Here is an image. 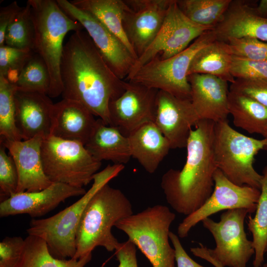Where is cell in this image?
I'll return each mask as SVG.
<instances>
[{
    "mask_svg": "<svg viewBox=\"0 0 267 267\" xmlns=\"http://www.w3.org/2000/svg\"><path fill=\"white\" fill-rule=\"evenodd\" d=\"M229 89L246 95L267 107V80L235 79Z\"/></svg>",
    "mask_w": 267,
    "mask_h": 267,
    "instance_id": "38",
    "label": "cell"
},
{
    "mask_svg": "<svg viewBox=\"0 0 267 267\" xmlns=\"http://www.w3.org/2000/svg\"><path fill=\"white\" fill-rule=\"evenodd\" d=\"M233 58L228 44L216 40L196 53L189 66L187 75H210L232 84L235 80L230 72Z\"/></svg>",
    "mask_w": 267,
    "mask_h": 267,
    "instance_id": "25",
    "label": "cell"
},
{
    "mask_svg": "<svg viewBox=\"0 0 267 267\" xmlns=\"http://www.w3.org/2000/svg\"><path fill=\"white\" fill-rule=\"evenodd\" d=\"M50 77L43 58L34 52L25 63L15 85L17 89L48 94Z\"/></svg>",
    "mask_w": 267,
    "mask_h": 267,
    "instance_id": "31",
    "label": "cell"
},
{
    "mask_svg": "<svg viewBox=\"0 0 267 267\" xmlns=\"http://www.w3.org/2000/svg\"><path fill=\"white\" fill-rule=\"evenodd\" d=\"M14 103L17 128L23 140L50 134L54 104L47 94L17 89Z\"/></svg>",
    "mask_w": 267,
    "mask_h": 267,
    "instance_id": "20",
    "label": "cell"
},
{
    "mask_svg": "<svg viewBox=\"0 0 267 267\" xmlns=\"http://www.w3.org/2000/svg\"><path fill=\"white\" fill-rule=\"evenodd\" d=\"M25 244L20 236L5 237L0 242V267H14L19 261Z\"/></svg>",
    "mask_w": 267,
    "mask_h": 267,
    "instance_id": "39",
    "label": "cell"
},
{
    "mask_svg": "<svg viewBox=\"0 0 267 267\" xmlns=\"http://www.w3.org/2000/svg\"><path fill=\"white\" fill-rule=\"evenodd\" d=\"M172 0H126L123 26L137 58L155 40Z\"/></svg>",
    "mask_w": 267,
    "mask_h": 267,
    "instance_id": "15",
    "label": "cell"
},
{
    "mask_svg": "<svg viewBox=\"0 0 267 267\" xmlns=\"http://www.w3.org/2000/svg\"><path fill=\"white\" fill-rule=\"evenodd\" d=\"M0 142V202L16 193L18 183L17 168L12 157L5 151Z\"/></svg>",
    "mask_w": 267,
    "mask_h": 267,
    "instance_id": "35",
    "label": "cell"
},
{
    "mask_svg": "<svg viewBox=\"0 0 267 267\" xmlns=\"http://www.w3.org/2000/svg\"><path fill=\"white\" fill-rule=\"evenodd\" d=\"M115 251L118 267H138L136 246L131 241L119 242Z\"/></svg>",
    "mask_w": 267,
    "mask_h": 267,
    "instance_id": "40",
    "label": "cell"
},
{
    "mask_svg": "<svg viewBox=\"0 0 267 267\" xmlns=\"http://www.w3.org/2000/svg\"><path fill=\"white\" fill-rule=\"evenodd\" d=\"M124 168V165H109L97 172L93 177L90 188L76 202L50 217L32 219L26 230L28 235L43 239L54 257L73 258L76 252L77 228L88 203L101 187L116 177Z\"/></svg>",
    "mask_w": 267,
    "mask_h": 267,
    "instance_id": "5",
    "label": "cell"
},
{
    "mask_svg": "<svg viewBox=\"0 0 267 267\" xmlns=\"http://www.w3.org/2000/svg\"><path fill=\"white\" fill-rule=\"evenodd\" d=\"M213 29L190 20L179 9L177 0H172L160 31L145 51L137 59L125 80L156 56L162 60L170 58L184 50L206 31Z\"/></svg>",
    "mask_w": 267,
    "mask_h": 267,
    "instance_id": "11",
    "label": "cell"
},
{
    "mask_svg": "<svg viewBox=\"0 0 267 267\" xmlns=\"http://www.w3.org/2000/svg\"><path fill=\"white\" fill-rule=\"evenodd\" d=\"M45 174L52 182L83 188L93 180L101 166L82 143L49 135L41 146Z\"/></svg>",
    "mask_w": 267,
    "mask_h": 267,
    "instance_id": "10",
    "label": "cell"
},
{
    "mask_svg": "<svg viewBox=\"0 0 267 267\" xmlns=\"http://www.w3.org/2000/svg\"><path fill=\"white\" fill-rule=\"evenodd\" d=\"M169 238L175 249L177 267H205L189 257L182 247L178 235L170 231Z\"/></svg>",
    "mask_w": 267,
    "mask_h": 267,
    "instance_id": "41",
    "label": "cell"
},
{
    "mask_svg": "<svg viewBox=\"0 0 267 267\" xmlns=\"http://www.w3.org/2000/svg\"><path fill=\"white\" fill-rule=\"evenodd\" d=\"M34 52L5 44L0 46V76L15 85L25 63Z\"/></svg>",
    "mask_w": 267,
    "mask_h": 267,
    "instance_id": "34",
    "label": "cell"
},
{
    "mask_svg": "<svg viewBox=\"0 0 267 267\" xmlns=\"http://www.w3.org/2000/svg\"><path fill=\"white\" fill-rule=\"evenodd\" d=\"M235 79L267 80V60H255L233 55L230 69Z\"/></svg>",
    "mask_w": 267,
    "mask_h": 267,
    "instance_id": "37",
    "label": "cell"
},
{
    "mask_svg": "<svg viewBox=\"0 0 267 267\" xmlns=\"http://www.w3.org/2000/svg\"><path fill=\"white\" fill-rule=\"evenodd\" d=\"M35 27L31 8L27 2L21 7L13 21L8 26L4 39V44L18 48L34 51Z\"/></svg>",
    "mask_w": 267,
    "mask_h": 267,
    "instance_id": "32",
    "label": "cell"
},
{
    "mask_svg": "<svg viewBox=\"0 0 267 267\" xmlns=\"http://www.w3.org/2000/svg\"><path fill=\"white\" fill-rule=\"evenodd\" d=\"M216 40L214 29L209 30L173 56L162 60L156 56L125 81L163 90L179 98L191 99L187 73L191 61L199 50Z\"/></svg>",
    "mask_w": 267,
    "mask_h": 267,
    "instance_id": "9",
    "label": "cell"
},
{
    "mask_svg": "<svg viewBox=\"0 0 267 267\" xmlns=\"http://www.w3.org/2000/svg\"><path fill=\"white\" fill-rule=\"evenodd\" d=\"M254 5L245 0H232L223 18L214 28L217 40L252 38L267 42V18L259 16Z\"/></svg>",
    "mask_w": 267,
    "mask_h": 267,
    "instance_id": "22",
    "label": "cell"
},
{
    "mask_svg": "<svg viewBox=\"0 0 267 267\" xmlns=\"http://www.w3.org/2000/svg\"><path fill=\"white\" fill-rule=\"evenodd\" d=\"M266 253H267V250H266Z\"/></svg>",
    "mask_w": 267,
    "mask_h": 267,
    "instance_id": "46",
    "label": "cell"
},
{
    "mask_svg": "<svg viewBox=\"0 0 267 267\" xmlns=\"http://www.w3.org/2000/svg\"><path fill=\"white\" fill-rule=\"evenodd\" d=\"M125 90L108 106L110 126L124 135L149 122H154L159 90L125 80Z\"/></svg>",
    "mask_w": 267,
    "mask_h": 267,
    "instance_id": "14",
    "label": "cell"
},
{
    "mask_svg": "<svg viewBox=\"0 0 267 267\" xmlns=\"http://www.w3.org/2000/svg\"><path fill=\"white\" fill-rule=\"evenodd\" d=\"M21 257L14 267H85L92 258V253L76 260L59 259L50 253L46 242L42 238L28 235Z\"/></svg>",
    "mask_w": 267,
    "mask_h": 267,
    "instance_id": "28",
    "label": "cell"
},
{
    "mask_svg": "<svg viewBox=\"0 0 267 267\" xmlns=\"http://www.w3.org/2000/svg\"><path fill=\"white\" fill-rule=\"evenodd\" d=\"M85 146L91 155L101 162L110 161L114 164L124 165L132 157L128 136L99 118Z\"/></svg>",
    "mask_w": 267,
    "mask_h": 267,
    "instance_id": "24",
    "label": "cell"
},
{
    "mask_svg": "<svg viewBox=\"0 0 267 267\" xmlns=\"http://www.w3.org/2000/svg\"><path fill=\"white\" fill-rule=\"evenodd\" d=\"M232 0H177L183 14L193 22L214 28L223 18Z\"/></svg>",
    "mask_w": 267,
    "mask_h": 267,
    "instance_id": "30",
    "label": "cell"
},
{
    "mask_svg": "<svg viewBox=\"0 0 267 267\" xmlns=\"http://www.w3.org/2000/svg\"><path fill=\"white\" fill-rule=\"evenodd\" d=\"M16 87L0 76V138L12 141L23 140L16 125L14 95Z\"/></svg>",
    "mask_w": 267,
    "mask_h": 267,
    "instance_id": "33",
    "label": "cell"
},
{
    "mask_svg": "<svg viewBox=\"0 0 267 267\" xmlns=\"http://www.w3.org/2000/svg\"><path fill=\"white\" fill-rule=\"evenodd\" d=\"M78 8L89 12L117 36L136 57L128 41L123 26L126 7L122 0H74L70 1Z\"/></svg>",
    "mask_w": 267,
    "mask_h": 267,
    "instance_id": "27",
    "label": "cell"
},
{
    "mask_svg": "<svg viewBox=\"0 0 267 267\" xmlns=\"http://www.w3.org/2000/svg\"><path fill=\"white\" fill-rule=\"evenodd\" d=\"M263 267H267V263L264 264L263 265Z\"/></svg>",
    "mask_w": 267,
    "mask_h": 267,
    "instance_id": "45",
    "label": "cell"
},
{
    "mask_svg": "<svg viewBox=\"0 0 267 267\" xmlns=\"http://www.w3.org/2000/svg\"><path fill=\"white\" fill-rule=\"evenodd\" d=\"M94 116L82 103L62 99L54 104L50 135L85 145L96 123Z\"/></svg>",
    "mask_w": 267,
    "mask_h": 267,
    "instance_id": "21",
    "label": "cell"
},
{
    "mask_svg": "<svg viewBox=\"0 0 267 267\" xmlns=\"http://www.w3.org/2000/svg\"><path fill=\"white\" fill-rule=\"evenodd\" d=\"M263 137H264V138H265L266 141V144L265 146L264 150H267V133Z\"/></svg>",
    "mask_w": 267,
    "mask_h": 267,
    "instance_id": "44",
    "label": "cell"
},
{
    "mask_svg": "<svg viewBox=\"0 0 267 267\" xmlns=\"http://www.w3.org/2000/svg\"><path fill=\"white\" fill-rule=\"evenodd\" d=\"M87 191L61 182H53L46 188L35 192L15 193L0 202V217L28 214L32 218L43 216L66 199L82 196Z\"/></svg>",
    "mask_w": 267,
    "mask_h": 267,
    "instance_id": "17",
    "label": "cell"
},
{
    "mask_svg": "<svg viewBox=\"0 0 267 267\" xmlns=\"http://www.w3.org/2000/svg\"><path fill=\"white\" fill-rule=\"evenodd\" d=\"M213 191L197 210L187 216L179 224L177 233L180 238L186 237L191 229L204 219L221 211L246 209L250 214L257 208L260 189L247 185H237L230 181L217 169L214 175Z\"/></svg>",
    "mask_w": 267,
    "mask_h": 267,
    "instance_id": "12",
    "label": "cell"
},
{
    "mask_svg": "<svg viewBox=\"0 0 267 267\" xmlns=\"http://www.w3.org/2000/svg\"><path fill=\"white\" fill-rule=\"evenodd\" d=\"M175 218L167 206L158 204L121 220L114 226L127 235L153 267H175V251L169 243Z\"/></svg>",
    "mask_w": 267,
    "mask_h": 267,
    "instance_id": "6",
    "label": "cell"
},
{
    "mask_svg": "<svg viewBox=\"0 0 267 267\" xmlns=\"http://www.w3.org/2000/svg\"><path fill=\"white\" fill-rule=\"evenodd\" d=\"M249 212L246 209L228 210L222 213L219 222L207 218L203 226L213 235L216 247L212 249L199 243L190 248L195 256L210 262L216 267H246L255 254L252 241L244 230V222Z\"/></svg>",
    "mask_w": 267,
    "mask_h": 267,
    "instance_id": "8",
    "label": "cell"
},
{
    "mask_svg": "<svg viewBox=\"0 0 267 267\" xmlns=\"http://www.w3.org/2000/svg\"><path fill=\"white\" fill-rule=\"evenodd\" d=\"M133 213L132 205L120 189L108 183L101 187L88 203L80 219L76 235L74 259L91 253L96 247L115 251L119 242L112 228Z\"/></svg>",
    "mask_w": 267,
    "mask_h": 267,
    "instance_id": "3",
    "label": "cell"
},
{
    "mask_svg": "<svg viewBox=\"0 0 267 267\" xmlns=\"http://www.w3.org/2000/svg\"><path fill=\"white\" fill-rule=\"evenodd\" d=\"M56 1L66 14L82 25L115 75L121 80L126 79L137 60L126 45L89 12L78 8L70 1Z\"/></svg>",
    "mask_w": 267,
    "mask_h": 267,
    "instance_id": "13",
    "label": "cell"
},
{
    "mask_svg": "<svg viewBox=\"0 0 267 267\" xmlns=\"http://www.w3.org/2000/svg\"><path fill=\"white\" fill-rule=\"evenodd\" d=\"M27 2L35 27L34 52L47 67L50 77L48 95L55 98L63 91L60 71L64 39L69 32L84 28L66 14L56 0H28Z\"/></svg>",
    "mask_w": 267,
    "mask_h": 267,
    "instance_id": "4",
    "label": "cell"
},
{
    "mask_svg": "<svg viewBox=\"0 0 267 267\" xmlns=\"http://www.w3.org/2000/svg\"><path fill=\"white\" fill-rule=\"evenodd\" d=\"M234 56L255 60H267V42L252 38H230L226 42Z\"/></svg>",
    "mask_w": 267,
    "mask_h": 267,
    "instance_id": "36",
    "label": "cell"
},
{
    "mask_svg": "<svg viewBox=\"0 0 267 267\" xmlns=\"http://www.w3.org/2000/svg\"><path fill=\"white\" fill-rule=\"evenodd\" d=\"M215 123L198 122L190 131L183 167L170 169L162 177L160 184L167 202L179 214L187 216L199 209L213 191L218 169L213 150Z\"/></svg>",
    "mask_w": 267,
    "mask_h": 267,
    "instance_id": "2",
    "label": "cell"
},
{
    "mask_svg": "<svg viewBox=\"0 0 267 267\" xmlns=\"http://www.w3.org/2000/svg\"><path fill=\"white\" fill-rule=\"evenodd\" d=\"M266 144L265 138H254L235 130L227 120L215 123L213 150L217 167L237 185L260 190L263 176L256 171L254 162Z\"/></svg>",
    "mask_w": 267,
    "mask_h": 267,
    "instance_id": "7",
    "label": "cell"
},
{
    "mask_svg": "<svg viewBox=\"0 0 267 267\" xmlns=\"http://www.w3.org/2000/svg\"><path fill=\"white\" fill-rule=\"evenodd\" d=\"M261 194L256 213L252 217L247 216V225L252 235L255 250L254 267H261L264 262V255L267 248V165L263 171Z\"/></svg>",
    "mask_w": 267,
    "mask_h": 267,
    "instance_id": "29",
    "label": "cell"
},
{
    "mask_svg": "<svg viewBox=\"0 0 267 267\" xmlns=\"http://www.w3.org/2000/svg\"><path fill=\"white\" fill-rule=\"evenodd\" d=\"M228 98L229 113L233 118L234 126L250 134L264 136L267 133V107L230 90Z\"/></svg>",
    "mask_w": 267,
    "mask_h": 267,
    "instance_id": "26",
    "label": "cell"
},
{
    "mask_svg": "<svg viewBox=\"0 0 267 267\" xmlns=\"http://www.w3.org/2000/svg\"><path fill=\"white\" fill-rule=\"evenodd\" d=\"M63 99L79 102L94 116L110 125L108 106L125 90L83 29L73 33L64 45L60 63Z\"/></svg>",
    "mask_w": 267,
    "mask_h": 267,
    "instance_id": "1",
    "label": "cell"
},
{
    "mask_svg": "<svg viewBox=\"0 0 267 267\" xmlns=\"http://www.w3.org/2000/svg\"><path fill=\"white\" fill-rule=\"evenodd\" d=\"M256 13L260 16L267 18V0H261L254 6Z\"/></svg>",
    "mask_w": 267,
    "mask_h": 267,
    "instance_id": "43",
    "label": "cell"
},
{
    "mask_svg": "<svg viewBox=\"0 0 267 267\" xmlns=\"http://www.w3.org/2000/svg\"><path fill=\"white\" fill-rule=\"evenodd\" d=\"M20 7L16 1L0 8V46L4 45L6 29L13 21Z\"/></svg>",
    "mask_w": 267,
    "mask_h": 267,
    "instance_id": "42",
    "label": "cell"
},
{
    "mask_svg": "<svg viewBox=\"0 0 267 267\" xmlns=\"http://www.w3.org/2000/svg\"><path fill=\"white\" fill-rule=\"evenodd\" d=\"M199 121L191 99L158 91L154 123L171 149L186 147L192 127Z\"/></svg>",
    "mask_w": 267,
    "mask_h": 267,
    "instance_id": "16",
    "label": "cell"
},
{
    "mask_svg": "<svg viewBox=\"0 0 267 267\" xmlns=\"http://www.w3.org/2000/svg\"><path fill=\"white\" fill-rule=\"evenodd\" d=\"M132 157L149 174L157 170L171 148L168 140L154 122L144 124L128 135Z\"/></svg>",
    "mask_w": 267,
    "mask_h": 267,
    "instance_id": "23",
    "label": "cell"
},
{
    "mask_svg": "<svg viewBox=\"0 0 267 267\" xmlns=\"http://www.w3.org/2000/svg\"><path fill=\"white\" fill-rule=\"evenodd\" d=\"M187 78L191 101L199 120L215 123L226 120L229 114L227 82L206 74H193Z\"/></svg>",
    "mask_w": 267,
    "mask_h": 267,
    "instance_id": "19",
    "label": "cell"
},
{
    "mask_svg": "<svg viewBox=\"0 0 267 267\" xmlns=\"http://www.w3.org/2000/svg\"><path fill=\"white\" fill-rule=\"evenodd\" d=\"M43 135L19 141L7 140L0 138L15 164L18 183L16 193L35 192L50 185L51 181L44 173L41 156Z\"/></svg>",
    "mask_w": 267,
    "mask_h": 267,
    "instance_id": "18",
    "label": "cell"
}]
</instances>
